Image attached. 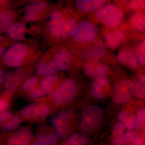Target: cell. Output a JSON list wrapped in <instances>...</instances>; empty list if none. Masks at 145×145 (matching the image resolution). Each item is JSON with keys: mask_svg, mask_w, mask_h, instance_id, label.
Listing matches in <instances>:
<instances>
[{"mask_svg": "<svg viewBox=\"0 0 145 145\" xmlns=\"http://www.w3.org/2000/svg\"><path fill=\"white\" fill-rule=\"evenodd\" d=\"M28 145H41L37 142H33L29 144Z\"/></svg>", "mask_w": 145, "mask_h": 145, "instance_id": "obj_44", "label": "cell"}, {"mask_svg": "<svg viewBox=\"0 0 145 145\" xmlns=\"http://www.w3.org/2000/svg\"><path fill=\"white\" fill-rule=\"evenodd\" d=\"M7 106V103L4 99H0V112H2L5 110Z\"/></svg>", "mask_w": 145, "mask_h": 145, "instance_id": "obj_41", "label": "cell"}, {"mask_svg": "<svg viewBox=\"0 0 145 145\" xmlns=\"http://www.w3.org/2000/svg\"><path fill=\"white\" fill-rule=\"evenodd\" d=\"M118 59L120 62L123 64H126V51H121L117 56Z\"/></svg>", "mask_w": 145, "mask_h": 145, "instance_id": "obj_39", "label": "cell"}, {"mask_svg": "<svg viewBox=\"0 0 145 145\" xmlns=\"http://www.w3.org/2000/svg\"><path fill=\"white\" fill-rule=\"evenodd\" d=\"M14 20L12 12L4 11L0 13V33L8 29Z\"/></svg>", "mask_w": 145, "mask_h": 145, "instance_id": "obj_19", "label": "cell"}, {"mask_svg": "<svg viewBox=\"0 0 145 145\" xmlns=\"http://www.w3.org/2000/svg\"><path fill=\"white\" fill-rule=\"evenodd\" d=\"M5 0H0V3L3 2Z\"/></svg>", "mask_w": 145, "mask_h": 145, "instance_id": "obj_48", "label": "cell"}, {"mask_svg": "<svg viewBox=\"0 0 145 145\" xmlns=\"http://www.w3.org/2000/svg\"><path fill=\"white\" fill-rule=\"evenodd\" d=\"M126 63L130 67L135 69L137 67V59L135 54L132 52L126 51Z\"/></svg>", "mask_w": 145, "mask_h": 145, "instance_id": "obj_33", "label": "cell"}, {"mask_svg": "<svg viewBox=\"0 0 145 145\" xmlns=\"http://www.w3.org/2000/svg\"><path fill=\"white\" fill-rule=\"evenodd\" d=\"M108 82V79L105 77L96 79L91 85V95L95 99L99 101H102L105 98V95L102 91Z\"/></svg>", "mask_w": 145, "mask_h": 145, "instance_id": "obj_12", "label": "cell"}, {"mask_svg": "<svg viewBox=\"0 0 145 145\" xmlns=\"http://www.w3.org/2000/svg\"><path fill=\"white\" fill-rule=\"evenodd\" d=\"M31 133L28 128L23 127L10 135L7 140V145H28L31 141Z\"/></svg>", "mask_w": 145, "mask_h": 145, "instance_id": "obj_9", "label": "cell"}, {"mask_svg": "<svg viewBox=\"0 0 145 145\" xmlns=\"http://www.w3.org/2000/svg\"><path fill=\"white\" fill-rule=\"evenodd\" d=\"M88 142L87 137L84 135L75 134L70 136L63 145H84Z\"/></svg>", "mask_w": 145, "mask_h": 145, "instance_id": "obj_26", "label": "cell"}, {"mask_svg": "<svg viewBox=\"0 0 145 145\" xmlns=\"http://www.w3.org/2000/svg\"><path fill=\"white\" fill-rule=\"evenodd\" d=\"M63 16L61 13L59 11L53 12L50 19L49 29L50 32L58 28L63 22Z\"/></svg>", "mask_w": 145, "mask_h": 145, "instance_id": "obj_24", "label": "cell"}, {"mask_svg": "<svg viewBox=\"0 0 145 145\" xmlns=\"http://www.w3.org/2000/svg\"><path fill=\"white\" fill-rule=\"evenodd\" d=\"M50 111V108L48 106H39L38 116L41 117H46L49 114Z\"/></svg>", "mask_w": 145, "mask_h": 145, "instance_id": "obj_36", "label": "cell"}, {"mask_svg": "<svg viewBox=\"0 0 145 145\" xmlns=\"http://www.w3.org/2000/svg\"><path fill=\"white\" fill-rule=\"evenodd\" d=\"M77 88L75 81L70 79L65 80L54 91L53 96L54 102L58 105L66 103L75 95Z\"/></svg>", "mask_w": 145, "mask_h": 145, "instance_id": "obj_4", "label": "cell"}, {"mask_svg": "<svg viewBox=\"0 0 145 145\" xmlns=\"http://www.w3.org/2000/svg\"><path fill=\"white\" fill-rule=\"evenodd\" d=\"M143 141L134 132L127 131L124 135L123 144L125 145H141Z\"/></svg>", "mask_w": 145, "mask_h": 145, "instance_id": "obj_25", "label": "cell"}, {"mask_svg": "<svg viewBox=\"0 0 145 145\" xmlns=\"http://www.w3.org/2000/svg\"><path fill=\"white\" fill-rule=\"evenodd\" d=\"M145 110L144 108L140 110L138 112L136 120L134 123V127L137 130H140L142 128L144 123Z\"/></svg>", "mask_w": 145, "mask_h": 145, "instance_id": "obj_31", "label": "cell"}, {"mask_svg": "<svg viewBox=\"0 0 145 145\" xmlns=\"http://www.w3.org/2000/svg\"><path fill=\"white\" fill-rule=\"evenodd\" d=\"M5 71H4L0 70V77H3L5 75Z\"/></svg>", "mask_w": 145, "mask_h": 145, "instance_id": "obj_42", "label": "cell"}, {"mask_svg": "<svg viewBox=\"0 0 145 145\" xmlns=\"http://www.w3.org/2000/svg\"><path fill=\"white\" fill-rule=\"evenodd\" d=\"M3 81V77H0V84Z\"/></svg>", "mask_w": 145, "mask_h": 145, "instance_id": "obj_45", "label": "cell"}, {"mask_svg": "<svg viewBox=\"0 0 145 145\" xmlns=\"http://www.w3.org/2000/svg\"><path fill=\"white\" fill-rule=\"evenodd\" d=\"M118 119L123 123L127 129L130 130L133 128L135 123V117L130 113L122 110L119 114Z\"/></svg>", "mask_w": 145, "mask_h": 145, "instance_id": "obj_22", "label": "cell"}, {"mask_svg": "<svg viewBox=\"0 0 145 145\" xmlns=\"http://www.w3.org/2000/svg\"><path fill=\"white\" fill-rule=\"evenodd\" d=\"M136 94L138 97L143 98L145 96V76L140 75L137 77L136 80L135 90Z\"/></svg>", "mask_w": 145, "mask_h": 145, "instance_id": "obj_29", "label": "cell"}, {"mask_svg": "<svg viewBox=\"0 0 145 145\" xmlns=\"http://www.w3.org/2000/svg\"><path fill=\"white\" fill-rule=\"evenodd\" d=\"M30 95L32 99H40L43 96V92L40 89H35L31 91Z\"/></svg>", "mask_w": 145, "mask_h": 145, "instance_id": "obj_38", "label": "cell"}, {"mask_svg": "<svg viewBox=\"0 0 145 145\" xmlns=\"http://www.w3.org/2000/svg\"><path fill=\"white\" fill-rule=\"evenodd\" d=\"M77 25L76 21L69 20L63 22L62 24L58 28L50 32L55 37H66L70 35L71 31Z\"/></svg>", "mask_w": 145, "mask_h": 145, "instance_id": "obj_14", "label": "cell"}, {"mask_svg": "<svg viewBox=\"0 0 145 145\" xmlns=\"http://www.w3.org/2000/svg\"><path fill=\"white\" fill-rule=\"evenodd\" d=\"M95 14L103 23L110 27L120 25L123 16L122 10L114 4L103 6L96 10Z\"/></svg>", "mask_w": 145, "mask_h": 145, "instance_id": "obj_1", "label": "cell"}, {"mask_svg": "<svg viewBox=\"0 0 145 145\" xmlns=\"http://www.w3.org/2000/svg\"><path fill=\"white\" fill-rule=\"evenodd\" d=\"M71 58L72 55L69 51L63 50L55 55L54 62L58 69L66 71L68 69Z\"/></svg>", "mask_w": 145, "mask_h": 145, "instance_id": "obj_13", "label": "cell"}, {"mask_svg": "<svg viewBox=\"0 0 145 145\" xmlns=\"http://www.w3.org/2000/svg\"><path fill=\"white\" fill-rule=\"evenodd\" d=\"M37 15L35 13L26 12L24 14V18L26 20L29 21H35L37 19Z\"/></svg>", "mask_w": 145, "mask_h": 145, "instance_id": "obj_40", "label": "cell"}, {"mask_svg": "<svg viewBox=\"0 0 145 145\" xmlns=\"http://www.w3.org/2000/svg\"><path fill=\"white\" fill-rule=\"evenodd\" d=\"M129 6L133 10H143L145 7V0H131Z\"/></svg>", "mask_w": 145, "mask_h": 145, "instance_id": "obj_32", "label": "cell"}, {"mask_svg": "<svg viewBox=\"0 0 145 145\" xmlns=\"http://www.w3.org/2000/svg\"><path fill=\"white\" fill-rule=\"evenodd\" d=\"M13 114L10 111H6L0 112V123H3L7 121L12 117Z\"/></svg>", "mask_w": 145, "mask_h": 145, "instance_id": "obj_37", "label": "cell"}, {"mask_svg": "<svg viewBox=\"0 0 145 145\" xmlns=\"http://www.w3.org/2000/svg\"><path fill=\"white\" fill-rule=\"evenodd\" d=\"M106 0H76L75 4L78 10L83 13L96 11L105 5Z\"/></svg>", "mask_w": 145, "mask_h": 145, "instance_id": "obj_10", "label": "cell"}, {"mask_svg": "<svg viewBox=\"0 0 145 145\" xmlns=\"http://www.w3.org/2000/svg\"><path fill=\"white\" fill-rule=\"evenodd\" d=\"M24 75V70L20 69L13 72H8L5 81L4 89L6 93L9 95L15 93L22 81Z\"/></svg>", "mask_w": 145, "mask_h": 145, "instance_id": "obj_8", "label": "cell"}, {"mask_svg": "<svg viewBox=\"0 0 145 145\" xmlns=\"http://www.w3.org/2000/svg\"><path fill=\"white\" fill-rule=\"evenodd\" d=\"M4 51V49L1 47H0V56L3 54V52Z\"/></svg>", "mask_w": 145, "mask_h": 145, "instance_id": "obj_43", "label": "cell"}, {"mask_svg": "<svg viewBox=\"0 0 145 145\" xmlns=\"http://www.w3.org/2000/svg\"><path fill=\"white\" fill-rule=\"evenodd\" d=\"M58 135L54 133L37 134V143L41 145H56L58 140Z\"/></svg>", "mask_w": 145, "mask_h": 145, "instance_id": "obj_20", "label": "cell"}, {"mask_svg": "<svg viewBox=\"0 0 145 145\" xmlns=\"http://www.w3.org/2000/svg\"><path fill=\"white\" fill-rule=\"evenodd\" d=\"M123 36V32L119 30L108 33L105 36L107 44L110 48L114 49L121 42Z\"/></svg>", "mask_w": 145, "mask_h": 145, "instance_id": "obj_15", "label": "cell"}, {"mask_svg": "<svg viewBox=\"0 0 145 145\" xmlns=\"http://www.w3.org/2000/svg\"><path fill=\"white\" fill-rule=\"evenodd\" d=\"M27 53L25 44L19 43L13 45L4 56V61L7 66L17 67L20 65Z\"/></svg>", "mask_w": 145, "mask_h": 145, "instance_id": "obj_5", "label": "cell"}, {"mask_svg": "<svg viewBox=\"0 0 145 145\" xmlns=\"http://www.w3.org/2000/svg\"><path fill=\"white\" fill-rule=\"evenodd\" d=\"M145 42H143L139 46L137 55V59L142 65H144L145 63Z\"/></svg>", "mask_w": 145, "mask_h": 145, "instance_id": "obj_35", "label": "cell"}, {"mask_svg": "<svg viewBox=\"0 0 145 145\" xmlns=\"http://www.w3.org/2000/svg\"><path fill=\"white\" fill-rule=\"evenodd\" d=\"M25 27L23 24H14L10 25L7 29V33L10 38L17 40L24 39Z\"/></svg>", "mask_w": 145, "mask_h": 145, "instance_id": "obj_16", "label": "cell"}, {"mask_svg": "<svg viewBox=\"0 0 145 145\" xmlns=\"http://www.w3.org/2000/svg\"><path fill=\"white\" fill-rule=\"evenodd\" d=\"M21 123V119L18 116H16L9 121L6 122L2 126L3 131L8 132L18 127Z\"/></svg>", "mask_w": 145, "mask_h": 145, "instance_id": "obj_28", "label": "cell"}, {"mask_svg": "<svg viewBox=\"0 0 145 145\" xmlns=\"http://www.w3.org/2000/svg\"><path fill=\"white\" fill-rule=\"evenodd\" d=\"M135 90V85L132 81L125 80L118 83L114 93V100L117 103H123L131 99Z\"/></svg>", "mask_w": 145, "mask_h": 145, "instance_id": "obj_6", "label": "cell"}, {"mask_svg": "<svg viewBox=\"0 0 145 145\" xmlns=\"http://www.w3.org/2000/svg\"><path fill=\"white\" fill-rule=\"evenodd\" d=\"M46 8V5L44 3H34L27 7L26 12L36 14L39 12L43 11Z\"/></svg>", "mask_w": 145, "mask_h": 145, "instance_id": "obj_30", "label": "cell"}, {"mask_svg": "<svg viewBox=\"0 0 145 145\" xmlns=\"http://www.w3.org/2000/svg\"><path fill=\"white\" fill-rule=\"evenodd\" d=\"M38 81V78L36 77L29 78L24 83L23 85V89L25 91L30 90L33 87L36 85Z\"/></svg>", "mask_w": 145, "mask_h": 145, "instance_id": "obj_34", "label": "cell"}, {"mask_svg": "<svg viewBox=\"0 0 145 145\" xmlns=\"http://www.w3.org/2000/svg\"><path fill=\"white\" fill-rule=\"evenodd\" d=\"M103 115V109L99 106L87 107L81 114L80 123L81 130L88 131L93 129L101 122Z\"/></svg>", "mask_w": 145, "mask_h": 145, "instance_id": "obj_2", "label": "cell"}, {"mask_svg": "<svg viewBox=\"0 0 145 145\" xmlns=\"http://www.w3.org/2000/svg\"><path fill=\"white\" fill-rule=\"evenodd\" d=\"M71 113V112L69 110H65L55 114L51 119V122L55 127L57 134L60 138L65 137L68 132L67 120Z\"/></svg>", "mask_w": 145, "mask_h": 145, "instance_id": "obj_7", "label": "cell"}, {"mask_svg": "<svg viewBox=\"0 0 145 145\" xmlns=\"http://www.w3.org/2000/svg\"><path fill=\"white\" fill-rule=\"evenodd\" d=\"M131 24L133 27L140 31H144L145 29V16L143 12L138 11L131 18Z\"/></svg>", "mask_w": 145, "mask_h": 145, "instance_id": "obj_17", "label": "cell"}, {"mask_svg": "<svg viewBox=\"0 0 145 145\" xmlns=\"http://www.w3.org/2000/svg\"><path fill=\"white\" fill-rule=\"evenodd\" d=\"M72 39L79 42L92 41L98 36V30L91 23L83 22L76 25L70 34Z\"/></svg>", "mask_w": 145, "mask_h": 145, "instance_id": "obj_3", "label": "cell"}, {"mask_svg": "<svg viewBox=\"0 0 145 145\" xmlns=\"http://www.w3.org/2000/svg\"><path fill=\"white\" fill-rule=\"evenodd\" d=\"M58 79V76L55 75H47L45 77L41 82V86L46 94H51L52 93V86Z\"/></svg>", "mask_w": 145, "mask_h": 145, "instance_id": "obj_21", "label": "cell"}, {"mask_svg": "<svg viewBox=\"0 0 145 145\" xmlns=\"http://www.w3.org/2000/svg\"><path fill=\"white\" fill-rule=\"evenodd\" d=\"M124 127L122 124L117 123L114 125L113 130V145H123Z\"/></svg>", "mask_w": 145, "mask_h": 145, "instance_id": "obj_23", "label": "cell"}, {"mask_svg": "<svg viewBox=\"0 0 145 145\" xmlns=\"http://www.w3.org/2000/svg\"><path fill=\"white\" fill-rule=\"evenodd\" d=\"M117 1H119L125 2L126 1H129V0H117Z\"/></svg>", "mask_w": 145, "mask_h": 145, "instance_id": "obj_46", "label": "cell"}, {"mask_svg": "<svg viewBox=\"0 0 145 145\" xmlns=\"http://www.w3.org/2000/svg\"><path fill=\"white\" fill-rule=\"evenodd\" d=\"M85 72L88 77L92 78H98L105 77L108 72V68L99 64H89L86 66Z\"/></svg>", "mask_w": 145, "mask_h": 145, "instance_id": "obj_11", "label": "cell"}, {"mask_svg": "<svg viewBox=\"0 0 145 145\" xmlns=\"http://www.w3.org/2000/svg\"><path fill=\"white\" fill-rule=\"evenodd\" d=\"M3 39V36H2V35H0V41H1Z\"/></svg>", "mask_w": 145, "mask_h": 145, "instance_id": "obj_47", "label": "cell"}, {"mask_svg": "<svg viewBox=\"0 0 145 145\" xmlns=\"http://www.w3.org/2000/svg\"><path fill=\"white\" fill-rule=\"evenodd\" d=\"M58 71L59 69L54 61H50L40 63L38 67L37 72L39 75L47 76L56 74Z\"/></svg>", "mask_w": 145, "mask_h": 145, "instance_id": "obj_18", "label": "cell"}, {"mask_svg": "<svg viewBox=\"0 0 145 145\" xmlns=\"http://www.w3.org/2000/svg\"><path fill=\"white\" fill-rule=\"evenodd\" d=\"M39 106L36 104H30L23 109L22 111V117L25 119H29L38 116Z\"/></svg>", "mask_w": 145, "mask_h": 145, "instance_id": "obj_27", "label": "cell"}]
</instances>
